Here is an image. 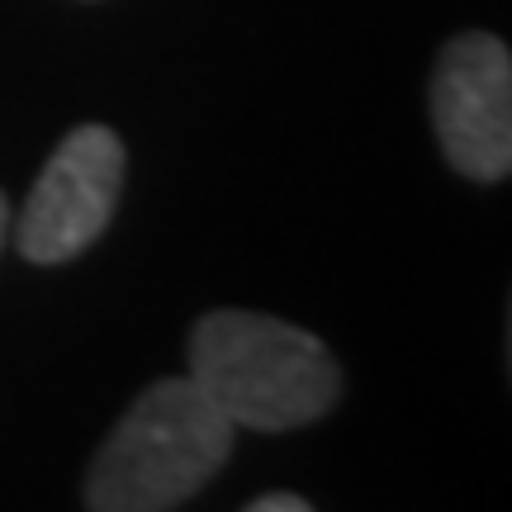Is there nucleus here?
Instances as JSON below:
<instances>
[{
    "label": "nucleus",
    "mask_w": 512,
    "mask_h": 512,
    "mask_svg": "<svg viewBox=\"0 0 512 512\" xmlns=\"http://www.w3.org/2000/svg\"><path fill=\"white\" fill-rule=\"evenodd\" d=\"M190 380L233 427L294 432L342 399V366L313 332L252 309H214L190 332Z\"/></svg>",
    "instance_id": "obj_1"
},
{
    "label": "nucleus",
    "mask_w": 512,
    "mask_h": 512,
    "mask_svg": "<svg viewBox=\"0 0 512 512\" xmlns=\"http://www.w3.org/2000/svg\"><path fill=\"white\" fill-rule=\"evenodd\" d=\"M247 512H309L304 494H261L247 503Z\"/></svg>",
    "instance_id": "obj_5"
},
{
    "label": "nucleus",
    "mask_w": 512,
    "mask_h": 512,
    "mask_svg": "<svg viewBox=\"0 0 512 512\" xmlns=\"http://www.w3.org/2000/svg\"><path fill=\"white\" fill-rule=\"evenodd\" d=\"M119 185H124L119 133L105 124L72 128L24 200V214L15 223L19 256L34 266H62L81 256L110 228Z\"/></svg>",
    "instance_id": "obj_4"
},
{
    "label": "nucleus",
    "mask_w": 512,
    "mask_h": 512,
    "mask_svg": "<svg viewBox=\"0 0 512 512\" xmlns=\"http://www.w3.org/2000/svg\"><path fill=\"white\" fill-rule=\"evenodd\" d=\"M432 124L446 162L465 181L503 185L512 176V53L498 34L470 29L441 48Z\"/></svg>",
    "instance_id": "obj_3"
},
{
    "label": "nucleus",
    "mask_w": 512,
    "mask_h": 512,
    "mask_svg": "<svg viewBox=\"0 0 512 512\" xmlns=\"http://www.w3.org/2000/svg\"><path fill=\"white\" fill-rule=\"evenodd\" d=\"M5 228H10V209H5V195H0V242H5Z\"/></svg>",
    "instance_id": "obj_6"
},
{
    "label": "nucleus",
    "mask_w": 512,
    "mask_h": 512,
    "mask_svg": "<svg viewBox=\"0 0 512 512\" xmlns=\"http://www.w3.org/2000/svg\"><path fill=\"white\" fill-rule=\"evenodd\" d=\"M233 456V422L190 380H157L114 422L86 470L91 512H171Z\"/></svg>",
    "instance_id": "obj_2"
}]
</instances>
